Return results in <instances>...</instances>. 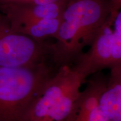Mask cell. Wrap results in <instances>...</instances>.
Returning <instances> with one entry per match:
<instances>
[{"label": "cell", "instance_id": "6da1fadb", "mask_svg": "<svg viewBox=\"0 0 121 121\" xmlns=\"http://www.w3.org/2000/svg\"><path fill=\"white\" fill-rule=\"evenodd\" d=\"M110 0H67L51 57L57 67L72 63L89 47L108 20Z\"/></svg>", "mask_w": 121, "mask_h": 121}, {"label": "cell", "instance_id": "7a4b0ae2", "mask_svg": "<svg viewBox=\"0 0 121 121\" xmlns=\"http://www.w3.org/2000/svg\"><path fill=\"white\" fill-rule=\"evenodd\" d=\"M86 78L75 62L58 66L20 121H72Z\"/></svg>", "mask_w": 121, "mask_h": 121}, {"label": "cell", "instance_id": "3957f363", "mask_svg": "<svg viewBox=\"0 0 121 121\" xmlns=\"http://www.w3.org/2000/svg\"><path fill=\"white\" fill-rule=\"evenodd\" d=\"M54 71L45 61L0 67V121H20Z\"/></svg>", "mask_w": 121, "mask_h": 121}, {"label": "cell", "instance_id": "277c9868", "mask_svg": "<svg viewBox=\"0 0 121 121\" xmlns=\"http://www.w3.org/2000/svg\"><path fill=\"white\" fill-rule=\"evenodd\" d=\"M52 44L0 26V67H19L45 61Z\"/></svg>", "mask_w": 121, "mask_h": 121}, {"label": "cell", "instance_id": "5b68a950", "mask_svg": "<svg viewBox=\"0 0 121 121\" xmlns=\"http://www.w3.org/2000/svg\"><path fill=\"white\" fill-rule=\"evenodd\" d=\"M113 22L108 18L88 51L74 62L87 77L103 69L121 66V42L113 34Z\"/></svg>", "mask_w": 121, "mask_h": 121}, {"label": "cell", "instance_id": "8992f818", "mask_svg": "<svg viewBox=\"0 0 121 121\" xmlns=\"http://www.w3.org/2000/svg\"><path fill=\"white\" fill-rule=\"evenodd\" d=\"M67 1L49 4L11 3L0 4V8L9 20V28L13 29L38 20L61 17Z\"/></svg>", "mask_w": 121, "mask_h": 121}, {"label": "cell", "instance_id": "52a82bcc", "mask_svg": "<svg viewBox=\"0 0 121 121\" xmlns=\"http://www.w3.org/2000/svg\"><path fill=\"white\" fill-rule=\"evenodd\" d=\"M105 82L96 79L90 81L81 98L72 121H110L99 105V96Z\"/></svg>", "mask_w": 121, "mask_h": 121}, {"label": "cell", "instance_id": "ba28073f", "mask_svg": "<svg viewBox=\"0 0 121 121\" xmlns=\"http://www.w3.org/2000/svg\"><path fill=\"white\" fill-rule=\"evenodd\" d=\"M99 96V105L110 121H121V66L110 69Z\"/></svg>", "mask_w": 121, "mask_h": 121}, {"label": "cell", "instance_id": "9c48e42d", "mask_svg": "<svg viewBox=\"0 0 121 121\" xmlns=\"http://www.w3.org/2000/svg\"><path fill=\"white\" fill-rule=\"evenodd\" d=\"M60 22L61 17L43 19L28 22L13 29H10L39 41H45L51 38H55L60 28Z\"/></svg>", "mask_w": 121, "mask_h": 121}, {"label": "cell", "instance_id": "30bf717a", "mask_svg": "<svg viewBox=\"0 0 121 121\" xmlns=\"http://www.w3.org/2000/svg\"><path fill=\"white\" fill-rule=\"evenodd\" d=\"M112 29L115 37L121 42V10L115 16L112 24Z\"/></svg>", "mask_w": 121, "mask_h": 121}, {"label": "cell", "instance_id": "8fae6325", "mask_svg": "<svg viewBox=\"0 0 121 121\" xmlns=\"http://www.w3.org/2000/svg\"><path fill=\"white\" fill-rule=\"evenodd\" d=\"M110 14L109 19L113 22L117 13L121 10V0H110Z\"/></svg>", "mask_w": 121, "mask_h": 121}, {"label": "cell", "instance_id": "7c38bea8", "mask_svg": "<svg viewBox=\"0 0 121 121\" xmlns=\"http://www.w3.org/2000/svg\"><path fill=\"white\" fill-rule=\"evenodd\" d=\"M66 0H28L26 2L24 3H30L35 4H49L57 3Z\"/></svg>", "mask_w": 121, "mask_h": 121}, {"label": "cell", "instance_id": "4fadbf2b", "mask_svg": "<svg viewBox=\"0 0 121 121\" xmlns=\"http://www.w3.org/2000/svg\"><path fill=\"white\" fill-rule=\"evenodd\" d=\"M28 0H0V4H11V3H24Z\"/></svg>", "mask_w": 121, "mask_h": 121}]
</instances>
